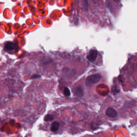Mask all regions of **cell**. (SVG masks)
Returning <instances> with one entry per match:
<instances>
[{
  "instance_id": "1",
  "label": "cell",
  "mask_w": 137,
  "mask_h": 137,
  "mask_svg": "<svg viewBox=\"0 0 137 137\" xmlns=\"http://www.w3.org/2000/svg\"><path fill=\"white\" fill-rule=\"evenodd\" d=\"M101 76L99 74L91 75L87 78L86 80V85L87 86H91L93 85L98 83L101 79Z\"/></svg>"
},
{
  "instance_id": "4",
  "label": "cell",
  "mask_w": 137,
  "mask_h": 137,
  "mask_svg": "<svg viewBox=\"0 0 137 137\" xmlns=\"http://www.w3.org/2000/svg\"><path fill=\"white\" fill-rule=\"evenodd\" d=\"M17 48V45L11 42H7L4 46V49L7 51H11Z\"/></svg>"
},
{
  "instance_id": "2",
  "label": "cell",
  "mask_w": 137,
  "mask_h": 137,
  "mask_svg": "<svg viewBox=\"0 0 137 137\" xmlns=\"http://www.w3.org/2000/svg\"><path fill=\"white\" fill-rule=\"evenodd\" d=\"M97 54H98V53H97V51L96 50H91L90 51L89 53L88 54L87 56V58L88 60L90 61V62H93L96 60Z\"/></svg>"
},
{
  "instance_id": "6",
  "label": "cell",
  "mask_w": 137,
  "mask_h": 137,
  "mask_svg": "<svg viewBox=\"0 0 137 137\" xmlns=\"http://www.w3.org/2000/svg\"><path fill=\"white\" fill-rule=\"evenodd\" d=\"M59 127H60V123L58 122H54L52 124L51 131L54 132H57L58 129H59Z\"/></svg>"
},
{
  "instance_id": "5",
  "label": "cell",
  "mask_w": 137,
  "mask_h": 137,
  "mask_svg": "<svg viewBox=\"0 0 137 137\" xmlns=\"http://www.w3.org/2000/svg\"><path fill=\"white\" fill-rule=\"evenodd\" d=\"M73 92L75 95L77 96H82L84 94L83 90L82 89V87L80 86H78L76 87L75 89H73Z\"/></svg>"
},
{
  "instance_id": "8",
  "label": "cell",
  "mask_w": 137,
  "mask_h": 137,
  "mask_svg": "<svg viewBox=\"0 0 137 137\" xmlns=\"http://www.w3.org/2000/svg\"><path fill=\"white\" fill-rule=\"evenodd\" d=\"M63 93H64V95L66 96H70V94H71V93H70V91L69 90V89H68L67 87H65V88H64Z\"/></svg>"
},
{
  "instance_id": "7",
  "label": "cell",
  "mask_w": 137,
  "mask_h": 137,
  "mask_svg": "<svg viewBox=\"0 0 137 137\" xmlns=\"http://www.w3.org/2000/svg\"><path fill=\"white\" fill-rule=\"evenodd\" d=\"M53 119H54V117L53 115H50V114H48L45 117L44 120L46 122H49V121H52Z\"/></svg>"
},
{
  "instance_id": "3",
  "label": "cell",
  "mask_w": 137,
  "mask_h": 137,
  "mask_svg": "<svg viewBox=\"0 0 137 137\" xmlns=\"http://www.w3.org/2000/svg\"><path fill=\"white\" fill-rule=\"evenodd\" d=\"M105 114L107 116L110 118H115L117 116V112L112 108H108L105 111Z\"/></svg>"
}]
</instances>
